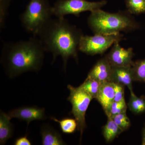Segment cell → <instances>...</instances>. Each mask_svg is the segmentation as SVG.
Segmentation results:
<instances>
[{
  "label": "cell",
  "instance_id": "cell-1",
  "mask_svg": "<svg viewBox=\"0 0 145 145\" xmlns=\"http://www.w3.org/2000/svg\"><path fill=\"white\" fill-rule=\"evenodd\" d=\"M83 35L81 30L65 18H56L50 21L37 37L46 52L52 54V63L61 56L65 70L69 58L77 59L79 43Z\"/></svg>",
  "mask_w": 145,
  "mask_h": 145
},
{
  "label": "cell",
  "instance_id": "cell-2",
  "mask_svg": "<svg viewBox=\"0 0 145 145\" xmlns=\"http://www.w3.org/2000/svg\"><path fill=\"white\" fill-rule=\"evenodd\" d=\"M37 36L28 40L4 43L2 48L1 62L10 78L27 72H38L41 69L45 52Z\"/></svg>",
  "mask_w": 145,
  "mask_h": 145
},
{
  "label": "cell",
  "instance_id": "cell-3",
  "mask_svg": "<svg viewBox=\"0 0 145 145\" xmlns=\"http://www.w3.org/2000/svg\"><path fill=\"white\" fill-rule=\"evenodd\" d=\"M88 24L94 34H119L133 31L139 27L137 22L127 14L109 13L101 8L91 12Z\"/></svg>",
  "mask_w": 145,
  "mask_h": 145
},
{
  "label": "cell",
  "instance_id": "cell-4",
  "mask_svg": "<svg viewBox=\"0 0 145 145\" xmlns=\"http://www.w3.org/2000/svg\"><path fill=\"white\" fill-rule=\"evenodd\" d=\"M53 16L52 6L49 0H29L20 18L24 28L37 36Z\"/></svg>",
  "mask_w": 145,
  "mask_h": 145
},
{
  "label": "cell",
  "instance_id": "cell-5",
  "mask_svg": "<svg viewBox=\"0 0 145 145\" xmlns=\"http://www.w3.org/2000/svg\"><path fill=\"white\" fill-rule=\"evenodd\" d=\"M107 3L106 0L89 1L87 0H57L52 6V13L56 18H65L68 15L79 16L86 11L100 9Z\"/></svg>",
  "mask_w": 145,
  "mask_h": 145
},
{
  "label": "cell",
  "instance_id": "cell-6",
  "mask_svg": "<svg viewBox=\"0 0 145 145\" xmlns=\"http://www.w3.org/2000/svg\"><path fill=\"white\" fill-rule=\"evenodd\" d=\"M119 34H94L93 36L83 35L80 40L79 50L88 55H94L104 53L117 42L123 39Z\"/></svg>",
  "mask_w": 145,
  "mask_h": 145
},
{
  "label": "cell",
  "instance_id": "cell-7",
  "mask_svg": "<svg viewBox=\"0 0 145 145\" xmlns=\"http://www.w3.org/2000/svg\"><path fill=\"white\" fill-rule=\"evenodd\" d=\"M69 95L67 100L72 105L71 112L78 123V130L80 133L81 137L86 127V114L91 101V96L80 87L75 88L71 85L67 86Z\"/></svg>",
  "mask_w": 145,
  "mask_h": 145
},
{
  "label": "cell",
  "instance_id": "cell-8",
  "mask_svg": "<svg viewBox=\"0 0 145 145\" xmlns=\"http://www.w3.org/2000/svg\"><path fill=\"white\" fill-rule=\"evenodd\" d=\"M134 55L132 48L125 49L121 46L119 42H117L112 45L106 57L112 67H129L134 64L132 61Z\"/></svg>",
  "mask_w": 145,
  "mask_h": 145
},
{
  "label": "cell",
  "instance_id": "cell-9",
  "mask_svg": "<svg viewBox=\"0 0 145 145\" xmlns=\"http://www.w3.org/2000/svg\"><path fill=\"white\" fill-rule=\"evenodd\" d=\"M9 117L26 122L27 125L36 120H43L46 118L44 108L37 106H23L14 109L8 113Z\"/></svg>",
  "mask_w": 145,
  "mask_h": 145
},
{
  "label": "cell",
  "instance_id": "cell-10",
  "mask_svg": "<svg viewBox=\"0 0 145 145\" xmlns=\"http://www.w3.org/2000/svg\"><path fill=\"white\" fill-rule=\"evenodd\" d=\"M112 67L106 57L99 60L89 72L87 78L101 83L111 82Z\"/></svg>",
  "mask_w": 145,
  "mask_h": 145
},
{
  "label": "cell",
  "instance_id": "cell-11",
  "mask_svg": "<svg viewBox=\"0 0 145 145\" xmlns=\"http://www.w3.org/2000/svg\"><path fill=\"white\" fill-rule=\"evenodd\" d=\"M112 67L111 82L126 86L129 89L131 93H133L132 82L134 81V75L132 67Z\"/></svg>",
  "mask_w": 145,
  "mask_h": 145
},
{
  "label": "cell",
  "instance_id": "cell-12",
  "mask_svg": "<svg viewBox=\"0 0 145 145\" xmlns=\"http://www.w3.org/2000/svg\"><path fill=\"white\" fill-rule=\"evenodd\" d=\"M114 90L112 82L103 83L98 93L96 100L103 107L106 114L114 102Z\"/></svg>",
  "mask_w": 145,
  "mask_h": 145
},
{
  "label": "cell",
  "instance_id": "cell-13",
  "mask_svg": "<svg viewBox=\"0 0 145 145\" xmlns=\"http://www.w3.org/2000/svg\"><path fill=\"white\" fill-rule=\"evenodd\" d=\"M40 133L42 145L66 144L59 132L48 125H43L41 127Z\"/></svg>",
  "mask_w": 145,
  "mask_h": 145
},
{
  "label": "cell",
  "instance_id": "cell-14",
  "mask_svg": "<svg viewBox=\"0 0 145 145\" xmlns=\"http://www.w3.org/2000/svg\"><path fill=\"white\" fill-rule=\"evenodd\" d=\"M11 118L8 114L3 111L0 113V144L4 145L11 138L13 133V125L10 122Z\"/></svg>",
  "mask_w": 145,
  "mask_h": 145
},
{
  "label": "cell",
  "instance_id": "cell-15",
  "mask_svg": "<svg viewBox=\"0 0 145 145\" xmlns=\"http://www.w3.org/2000/svg\"><path fill=\"white\" fill-rule=\"evenodd\" d=\"M107 117V122L103 128V134L107 142H110L113 141L123 131L112 117Z\"/></svg>",
  "mask_w": 145,
  "mask_h": 145
},
{
  "label": "cell",
  "instance_id": "cell-16",
  "mask_svg": "<svg viewBox=\"0 0 145 145\" xmlns=\"http://www.w3.org/2000/svg\"><path fill=\"white\" fill-rule=\"evenodd\" d=\"M102 84L94 79L87 78L79 87L89 94L93 99H96Z\"/></svg>",
  "mask_w": 145,
  "mask_h": 145
},
{
  "label": "cell",
  "instance_id": "cell-17",
  "mask_svg": "<svg viewBox=\"0 0 145 145\" xmlns=\"http://www.w3.org/2000/svg\"><path fill=\"white\" fill-rule=\"evenodd\" d=\"M51 119L59 124L63 133L71 134L75 132L76 129L78 128V123L75 119L65 118L58 120L54 117H51Z\"/></svg>",
  "mask_w": 145,
  "mask_h": 145
},
{
  "label": "cell",
  "instance_id": "cell-18",
  "mask_svg": "<svg viewBox=\"0 0 145 145\" xmlns=\"http://www.w3.org/2000/svg\"><path fill=\"white\" fill-rule=\"evenodd\" d=\"M128 107L131 111L133 113H142L145 112V100L137 97L134 92L131 93Z\"/></svg>",
  "mask_w": 145,
  "mask_h": 145
},
{
  "label": "cell",
  "instance_id": "cell-19",
  "mask_svg": "<svg viewBox=\"0 0 145 145\" xmlns=\"http://www.w3.org/2000/svg\"><path fill=\"white\" fill-rule=\"evenodd\" d=\"M125 4L128 11L131 14L145 13V0H125Z\"/></svg>",
  "mask_w": 145,
  "mask_h": 145
},
{
  "label": "cell",
  "instance_id": "cell-20",
  "mask_svg": "<svg viewBox=\"0 0 145 145\" xmlns=\"http://www.w3.org/2000/svg\"><path fill=\"white\" fill-rule=\"evenodd\" d=\"M132 68L134 81L145 82V59L134 63Z\"/></svg>",
  "mask_w": 145,
  "mask_h": 145
},
{
  "label": "cell",
  "instance_id": "cell-21",
  "mask_svg": "<svg viewBox=\"0 0 145 145\" xmlns=\"http://www.w3.org/2000/svg\"><path fill=\"white\" fill-rule=\"evenodd\" d=\"M127 108V106L125 100L120 102L114 101L106 114L107 117H112L117 114L126 112Z\"/></svg>",
  "mask_w": 145,
  "mask_h": 145
},
{
  "label": "cell",
  "instance_id": "cell-22",
  "mask_svg": "<svg viewBox=\"0 0 145 145\" xmlns=\"http://www.w3.org/2000/svg\"><path fill=\"white\" fill-rule=\"evenodd\" d=\"M12 0H0V29L5 27L8 9Z\"/></svg>",
  "mask_w": 145,
  "mask_h": 145
},
{
  "label": "cell",
  "instance_id": "cell-23",
  "mask_svg": "<svg viewBox=\"0 0 145 145\" xmlns=\"http://www.w3.org/2000/svg\"><path fill=\"white\" fill-rule=\"evenodd\" d=\"M112 118L123 131L126 130L131 126L130 121L126 112L117 114Z\"/></svg>",
  "mask_w": 145,
  "mask_h": 145
},
{
  "label": "cell",
  "instance_id": "cell-24",
  "mask_svg": "<svg viewBox=\"0 0 145 145\" xmlns=\"http://www.w3.org/2000/svg\"><path fill=\"white\" fill-rule=\"evenodd\" d=\"M114 90V99L115 102H120L125 99V86L118 84L113 82Z\"/></svg>",
  "mask_w": 145,
  "mask_h": 145
},
{
  "label": "cell",
  "instance_id": "cell-25",
  "mask_svg": "<svg viewBox=\"0 0 145 145\" xmlns=\"http://www.w3.org/2000/svg\"><path fill=\"white\" fill-rule=\"evenodd\" d=\"M15 145H31L30 140L27 138V136H22L17 138L14 142Z\"/></svg>",
  "mask_w": 145,
  "mask_h": 145
},
{
  "label": "cell",
  "instance_id": "cell-26",
  "mask_svg": "<svg viewBox=\"0 0 145 145\" xmlns=\"http://www.w3.org/2000/svg\"><path fill=\"white\" fill-rule=\"evenodd\" d=\"M142 145H145V128L143 133Z\"/></svg>",
  "mask_w": 145,
  "mask_h": 145
}]
</instances>
